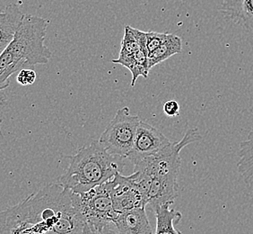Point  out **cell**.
<instances>
[{"instance_id":"4","label":"cell","mask_w":253,"mask_h":234,"mask_svg":"<svg viewBox=\"0 0 253 234\" xmlns=\"http://www.w3.org/2000/svg\"><path fill=\"white\" fill-rule=\"evenodd\" d=\"M140 122L139 117L130 115L129 108L119 109L98 142L112 155L126 159Z\"/></svg>"},{"instance_id":"9","label":"cell","mask_w":253,"mask_h":234,"mask_svg":"<svg viewBox=\"0 0 253 234\" xmlns=\"http://www.w3.org/2000/svg\"><path fill=\"white\" fill-rule=\"evenodd\" d=\"M220 11L226 19L253 31V0H223Z\"/></svg>"},{"instance_id":"17","label":"cell","mask_w":253,"mask_h":234,"mask_svg":"<svg viewBox=\"0 0 253 234\" xmlns=\"http://www.w3.org/2000/svg\"><path fill=\"white\" fill-rule=\"evenodd\" d=\"M35 80H36V73L34 70L30 68H24L20 70L16 78V81L24 87L33 85L35 82Z\"/></svg>"},{"instance_id":"3","label":"cell","mask_w":253,"mask_h":234,"mask_svg":"<svg viewBox=\"0 0 253 234\" xmlns=\"http://www.w3.org/2000/svg\"><path fill=\"white\" fill-rule=\"evenodd\" d=\"M68 159L69 165L59 182L75 194L104 184L117 173H122L124 167L123 158L112 155L98 141L80 148Z\"/></svg>"},{"instance_id":"22","label":"cell","mask_w":253,"mask_h":234,"mask_svg":"<svg viewBox=\"0 0 253 234\" xmlns=\"http://www.w3.org/2000/svg\"><path fill=\"white\" fill-rule=\"evenodd\" d=\"M3 103H4V97H3V95L1 94V95H0V106H2ZM1 123H2V120H1V118H0V135L3 137V132L1 131Z\"/></svg>"},{"instance_id":"20","label":"cell","mask_w":253,"mask_h":234,"mask_svg":"<svg viewBox=\"0 0 253 234\" xmlns=\"http://www.w3.org/2000/svg\"><path fill=\"white\" fill-rule=\"evenodd\" d=\"M164 112L167 117H175L180 115V105L176 100H168L164 105Z\"/></svg>"},{"instance_id":"2","label":"cell","mask_w":253,"mask_h":234,"mask_svg":"<svg viewBox=\"0 0 253 234\" xmlns=\"http://www.w3.org/2000/svg\"><path fill=\"white\" fill-rule=\"evenodd\" d=\"M48 21L25 15L14 38L0 55V88L9 86V78L28 66L47 64L52 53L45 45Z\"/></svg>"},{"instance_id":"19","label":"cell","mask_w":253,"mask_h":234,"mask_svg":"<svg viewBox=\"0 0 253 234\" xmlns=\"http://www.w3.org/2000/svg\"><path fill=\"white\" fill-rule=\"evenodd\" d=\"M80 234H120L115 226H109L104 229L99 230L94 228L92 225L84 223L82 233Z\"/></svg>"},{"instance_id":"11","label":"cell","mask_w":253,"mask_h":234,"mask_svg":"<svg viewBox=\"0 0 253 234\" xmlns=\"http://www.w3.org/2000/svg\"><path fill=\"white\" fill-rule=\"evenodd\" d=\"M171 205L172 203H167L154 210L156 218V234H182L175 227L182 215L179 211L170 208Z\"/></svg>"},{"instance_id":"5","label":"cell","mask_w":253,"mask_h":234,"mask_svg":"<svg viewBox=\"0 0 253 234\" xmlns=\"http://www.w3.org/2000/svg\"><path fill=\"white\" fill-rule=\"evenodd\" d=\"M78 201L84 222L88 225L99 230L114 226V220L119 214L114 210L105 183L78 194Z\"/></svg>"},{"instance_id":"10","label":"cell","mask_w":253,"mask_h":234,"mask_svg":"<svg viewBox=\"0 0 253 234\" xmlns=\"http://www.w3.org/2000/svg\"><path fill=\"white\" fill-rule=\"evenodd\" d=\"M237 171L244 183L253 192V125L238 151Z\"/></svg>"},{"instance_id":"21","label":"cell","mask_w":253,"mask_h":234,"mask_svg":"<svg viewBox=\"0 0 253 234\" xmlns=\"http://www.w3.org/2000/svg\"><path fill=\"white\" fill-rule=\"evenodd\" d=\"M8 44H9V43H7V42H1V41H0V55L3 54V52H4L5 48L7 47Z\"/></svg>"},{"instance_id":"15","label":"cell","mask_w":253,"mask_h":234,"mask_svg":"<svg viewBox=\"0 0 253 234\" xmlns=\"http://www.w3.org/2000/svg\"><path fill=\"white\" fill-rule=\"evenodd\" d=\"M182 51V40L180 36L170 34L169 38L156 50L148 54V66L151 69L156 65L165 61Z\"/></svg>"},{"instance_id":"13","label":"cell","mask_w":253,"mask_h":234,"mask_svg":"<svg viewBox=\"0 0 253 234\" xmlns=\"http://www.w3.org/2000/svg\"><path fill=\"white\" fill-rule=\"evenodd\" d=\"M132 30L136 42L139 45V49L135 58V63L129 70L132 74L131 87L133 88L137 78L140 76L143 78H147L150 68L148 66V52L146 49V32L136 28H132Z\"/></svg>"},{"instance_id":"14","label":"cell","mask_w":253,"mask_h":234,"mask_svg":"<svg viewBox=\"0 0 253 234\" xmlns=\"http://www.w3.org/2000/svg\"><path fill=\"white\" fill-rule=\"evenodd\" d=\"M138 49H139V45L135 38L132 27L129 25H126L125 27L124 36L122 41V47H121L119 57L116 59H113L112 62L122 65L123 67L130 70L135 63V58H136Z\"/></svg>"},{"instance_id":"12","label":"cell","mask_w":253,"mask_h":234,"mask_svg":"<svg viewBox=\"0 0 253 234\" xmlns=\"http://www.w3.org/2000/svg\"><path fill=\"white\" fill-rule=\"evenodd\" d=\"M24 14L15 4L7 5L4 12L0 13V41L10 43L18 29Z\"/></svg>"},{"instance_id":"18","label":"cell","mask_w":253,"mask_h":234,"mask_svg":"<svg viewBox=\"0 0 253 234\" xmlns=\"http://www.w3.org/2000/svg\"><path fill=\"white\" fill-rule=\"evenodd\" d=\"M0 234H42L35 232L34 230L19 226V225H12L0 227Z\"/></svg>"},{"instance_id":"6","label":"cell","mask_w":253,"mask_h":234,"mask_svg":"<svg viewBox=\"0 0 253 234\" xmlns=\"http://www.w3.org/2000/svg\"><path fill=\"white\" fill-rule=\"evenodd\" d=\"M105 184L112 197L114 210L118 214L135 208L146 207V198L131 175L126 176L122 173H117Z\"/></svg>"},{"instance_id":"7","label":"cell","mask_w":253,"mask_h":234,"mask_svg":"<svg viewBox=\"0 0 253 234\" xmlns=\"http://www.w3.org/2000/svg\"><path fill=\"white\" fill-rule=\"evenodd\" d=\"M171 142L159 130L141 121L137 127L131 151L126 159L134 165L146 158L156 155Z\"/></svg>"},{"instance_id":"8","label":"cell","mask_w":253,"mask_h":234,"mask_svg":"<svg viewBox=\"0 0 253 234\" xmlns=\"http://www.w3.org/2000/svg\"><path fill=\"white\" fill-rule=\"evenodd\" d=\"M114 226L120 234H156L147 218L146 207L120 213L114 220Z\"/></svg>"},{"instance_id":"1","label":"cell","mask_w":253,"mask_h":234,"mask_svg":"<svg viewBox=\"0 0 253 234\" xmlns=\"http://www.w3.org/2000/svg\"><path fill=\"white\" fill-rule=\"evenodd\" d=\"M84 223L78 194L59 182L45 185L19 204L0 210V227L19 225L42 234H80Z\"/></svg>"},{"instance_id":"16","label":"cell","mask_w":253,"mask_h":234,"mask_svg":"<svg viewBox=\"0 0 253 234\" xmlns=\"http://www.w3.org/2000/svg\"><path fill=\"white\" fill-rule=\"evenodd\" d=\"M170 34L157 33L153 31L146 32V49L148 54L156 50L161 44H164L169 38Z\"/></svg>"}]
</instances>
